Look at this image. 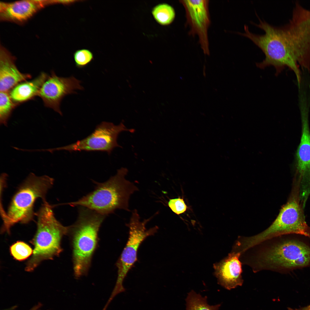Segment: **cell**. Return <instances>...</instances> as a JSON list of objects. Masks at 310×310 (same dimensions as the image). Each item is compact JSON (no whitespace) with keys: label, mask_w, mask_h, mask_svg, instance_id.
<instances>
[{"label":"cell","mask_w":310,"mask_h":310,"mask_svg":"<svg viewBox=\"0 0 310 310\" xmlns=\"http://www.w3.org/2000/svg\"><path fill=\"white\" fill-rule=\"evenodd\" d=\"M301 112L302 133L296 154L294 176L300 182V197L306 202L310 194V131L308 112Z\"/></svg>","instance_id":"obj_11"},{"label":"cell","mask_w":310,"mask_h":310,"mask_svg":"<svg viewBox=\"0 0 310 310\" xmlns=\"http://www.w3.org/2000/svg\"><path fill=\"white\" fill-rule=\"evenodd\" d=\"M73 57L75 66L78 68L86 66L94 59L93 53L86 49L76 50L73 54Z\"/></svg>","instance_id":"obj_20"},{"label":"cell","mask_w":310,"mask_h":310,"mask_svg":"<svg viewBox=\"0 0 310 310\" xmlns=\"http://www.w3.org/2000/svg\"><path fill=\"white\" fill-rule=\"evenodd\" d=\"M48 76L46 73L42 72L31 80L23 81L17 84L9 92L12 101L19 105L38 96L41 87Z\"/></svg>","instance_id":"obj_15"},{"label":"cell","mask_w":310,"mask_h":310,"mask_svg":"<svg viewBox=\"0 0 310 310\" xmlns=\"http://www.w3.org/2000/svg\"><path fill=\"white\" fill-rule=\"evenodd\" d=\"M47 1V0H26L10 3L1 2L0 19L3 21L23 22L48 5Z\"/></svg>","instance_id":"obj_13"},{"label":"cell","mask_w":310,"mask_h":310,"mask_svg":"<svg viewBox=\"0 0 310 310\" xmlns=\"http://www.w3.org/2000/svg\"><path fill=\"white\" fill-rule=\"evenodd\" d=\"M186 301V310H218L221 305H209L207 296L202 297L193 290L188 294Z\"/></svg>","instance_id":"obj_16"},{"label":"cell","mask_w":310,"mask_h":310,"mask_svg":"<svg viewBox=\"0 0 310 310\" xmlns=\"http://www.w3.org/2000/svg\"><path fill=\"white\" fill-rule=\"evenodd\" d=\"M10 252L14 259L19 261L27 259L32 254L33 250L27 244L24 242L18 241L13 244L10 247Z\"/></svg>","instance_id":"obj_19"},{"label":"cell","mask_w":310,"mask_h":310,"mask_svg":"<svg viewBox=\"0 0 310 310\" xmlns=\"http://www.w3.org/2000/svg\"><path fill=\"white\" fill-rule=\"evenodd\" d=\"M81 82L73 76L60 77L52 71L42 84L38 96L41 98L45 106L62 115L60 107L62 100L68 95L76 94V90H83Z\"/></svg>","instance_id":"obj_9"},{"label":"cell","mask_w":310,"mask_h":310,"mask_svg":"<svg viewBox=\"0 0 310 310\" xmlns=\"http://www.w3.org/2000/svg\"><path fill=\"white\" fill-rule=\"evenodd\" d=\"M123 131L133 133L134 130L127 128L122 122L116 125L113 123L103 121L94 131L85 138L64 146L46 149L53 153L55 151L65 150L69 152L84 151H102L111 154L116 147H121L117 142L119 134Z\"/></svg>","instance_id":"obj_8"},{"label":"cell","mask_w":310,"mask_h":310,"mask_svg":"<svg viewBox=\"0 0 310 310\" xmlns=\"http://www.w3.org/2000/svg\"><path fill=\"white\" fill-rule=\"evenodd\" d=\"M240 253L233 252L215 266L216 275L218 283L230 290L243 283L241 264L239 261Z\"/></svg>","instance_id":"obj_12"},{"label":"cell","mask_w":310,"mask_h":310,"mask_svg":"<svg viewBox=\"0 0 310 310\" xmlns=\"http://www.w3.org/2000/svg\"><path fill=\"white\" fill-rule=\"evenodd\" d=\"M152 14L157 22L163 26L171 24L175 16L173 8L166 3H160L154 7L152 10Z\"/></svg>","instance_id":"obj_17"},{"label":"cell","mask_w":310,"mask_h":310,"mask_svg":"<svg viewBox=\"0 0 310 310\" xmlns=\"http://www.w3.org/2000/svg\"><path fill=\"white\" fill-rule=\"evenodd\" d=\"M262 261L270 268L292 269L310 264V247L301 241L287 240L272 246L262 255Z\"/></svg>","instance_id":"obj_7"},{"label":"cell","mask_w":310,"mask_h":310,"mask_svg":"<svg viewBox=\"0 0 310 310\" xmlns=\"http://www.w3.org/2000/svg\"><path fill=\"white\" fill-rule=\"evenodd\" d=\"M52 208L46 201L43 202L35 214L37 218V230L30 241L34 248L26 263V271H33L42 261L53 259L63 251L61 241L63 237L68 234L69 226H64L56 219Z\"/></svg>","instance_id":"obj_3"},{"label":"cell","mask_w":310,"mask_h":310,"mask_svg":"<svg viewBox=\"0 0 310 310\" xmlns=\"http://www.w3.org/2000/svg\"><path fill=\"white\" fill-rule=\"evenodd\" d=\"M186 13V24L189 28V34L198 36L204 54L210 55L208 30L210 24L209 1L181 0Z\"/></svg>","instance_id":"obj_10"},{"label":"cell","mask_w":310,"mask_h":310,"mask_svg":"<svg viewBox=\"0 0 310 310\" xmlns=\"http://www.w3.org/2000/svg\"><path fill=\"white\" fill-rule=\"evenodd\" d=\"M288 310H309L308 306L300 309H293L290 308H288Z\"/></svg>","instance_id":"obj_23"},{"label":"cell","mask_w":310,"mask_h":310,"mask_svg":"<svg viewBox=\"0 0 310 310\" xmlns=\"http://www.w3.org/2000/svg\"><path fill=\"white\" fill-rule=\"evenodd\" d=\"M309 310H310V305H308Z\"/></svg>","instance_id":"obj_24"},{"label":"cell","mask_w":310,"mask_h":310,"mask_svg":"<svg viewBox=\"0 0 310 310\" xmlns=\"http://www.w3.org/2000/svg\"><path fill=\"white\" fill-rule=\"evenodd\" d=\"M42 306V304L40 303H38L37 305L34 306L30 310H41L39 309Z\"/></svg>","instance_id":"obj_22"},{"label":"cell","mask_w":310,"mask_h":310,"mask_svg":"<svg viewBox=\"0 0 310 310\" xmlns=\"http://www.w3.org/2000/svg\"><path fill=\"white\" fill-rule=\"evenodd\" d=\"M54 181L48 176L39 177L30 173L12 197L7 212H2L1 232L9 234L11 228L15 224H26L32 220L35 201L40 198L43 202L46 201V194Z\"/></svg>","instance_id":"obj_4"},{"label":"cell","mask_w":310,"mask_h":310,"mask_svg":"<svg viewBox=\"0 0 310 310\" xmlns=\"http://www.w3.org/2000/svg\"><path fill=\"white\" fill-rule=\"evenodd\" d=\"M153 217L141 222L138 212L135 209L132 212L129 223L126 224L129 228V236L116 264L118 276L113 290L116 294L125 291L123 282L128 272L137 260V253L141 244L147 237L154 235L158 229L157 226L148 230L146 228V224Z\"/></svg>","instance_id":"obj_6"},{"label":"cell","mask_w":310,"mask_h":310,"mask_svg":"<svg viewBox=\"0 0 310 310\" xmlns=\"http://www.w3.org/2000/svg\"><path fill=\"white\" fill-rule=\"evenodd\" d=\"M304 208L300 198V182L298 179L294 177L288 201L282 207L276 218L263 232L247 237V245L252 247L270 238L290 234L310 237V227L305 221Z\"/></svg>","instance_id":"obj_5"},{"label":"cell","mask_w":310,"mask_h":310,"mask_svg":"<svg viewBox=\"0 0 310 310\" xmlns=\"http://www.w3.org/2000/svg\"><path fill=\"white\" fill-rule=\"evenodd\" d=\"M15 59L5 48L0 51V91L9 92L18 83L31 78L28 73H23L18 70Z\"/></svg>","instance_id":"obj_14"},{"label":"cell","mask_w":310,"mask_h":310,"mask_svg":"<svg viewBox=\"0 0 310 310\" xmlns=\"http://www.w3.org/2000/svg\"><path fill=\"white\" fill-rule=\"evenodd\" d=\"M168 205L172 210L178 215L184 213L187 208L183 199L180 197L170 199Z\"/></svg>","instance_id":"obj_21"},{"label":"cell","mask_w":310,"mask_h":310,"mask_svg":"<svg viewBox=\"0 0 310 310\" xmlns=\"http://www.w3.org/2000/svg\"><path fill=\"white\" fill-rule=\"evenodd\" d=\"M128 172L127 168L122 167L106 182L93 181L96 185L94 190L77 201L64 204L86 207L106 216L117 209L129 211L130 197L138 189L125 179Z\"/></svg>","instance_id":"obj_1"},{"label":"cell","mask_w":310,"mask_h":310,"mask_svg":"<svg viewBox=\"0 0 310 310\" xmlns=\"http://www.w3.org/2000/svg\"><path fill=\"white\" fill-rule=\"evenodd\" d=\"M76 221L69 226L72 248L74 275L76 279L87 274L98 241V232L106 216L79 206Z\"/></svg>","instance_id":"obj_2"},{"label":"cell","mask_w":310,"mask_h":310,"mask_svg":"<svg viewBox=\"0 0 310 310\" xmlns=\"http://www.w3.org/2000/svg\"><path fill=\"white\" fill-rule=\"evenodd\" d=\"M18 105L12 100L9 92L0 93V124L7 126V123L14 109Z\"/></svg>","instance_id":"obj_18"}]
</instances>
